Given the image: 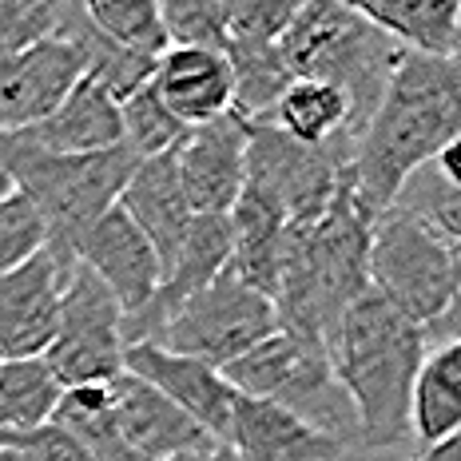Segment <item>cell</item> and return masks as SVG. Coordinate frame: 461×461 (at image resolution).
Segmentation results:
<instances>
[{
	"label": "cell",
	"instance_id": "3957f363",
	"mask_svg": "<svg viewBox=\"0 0 461 461\" xmlns=\"http://www.w3.org/2000/svg\"><path fill=\"white\" fill-rule=\"evenodd\" d=\"M370 227L374 211L358 199L342 167L339 187L322 215L306 227H291L283 278L271 299L278 330L326 346L342 311L370 286Z\"/></svg>",
	"mask_w": 461,
	"mask_h": 461
},
{
	"label": "cell",
	"instance_id": "8fae6325",
	"mask_svg": "<svg viewBox=\"0 0 461 461\" xmlns=\"http://www.w3.org/2000/svg\"><path fill=\"white\" fill-rule=\"evenodd\" d=\"M84 76L88 56L68 36H48L16 56H0V136L41 123Z\"/></svg>",
	"mask_w": 461,
	"mask_h": 461
},
{
	"label": "cell",
	"instance_id": "8992f818",
	"mask_svg": "<svg viewBox=\"0 0 461 461\" xmlns=\"http://www.w3.org/2000/svg\"><path fill=\"white\" fill-rule=\"evenodd\" d=\"M366 278L390 306L426 330L446 314L454 294V243H446L418 215L390 203L382 215H374Z\"/></svg>",
	"mask_w": 461,
	"mask_h": 461
},
{
	"label": "cell",
	"instance_id": "52a82bcc",
	"mask_svg": "<svg viewBox=\"0 0 461 461\" xmlns=\"http://www.w3.org/2000/svg\"><path fill=\"white\" fill-rule=\"evenodd\" d=\"M350 148L354 140L346 136L330 143H303L271 120H247L243 187L283 211L291 227H306L330 203Z\"/></svg>",
	"mask_w": 461,
	"mask_h": 461
},
{
	"label": "cell",
	"instance_id": "4dcf8cb0",
	"mask_svg": "<svg viewBox=\"0 0 461 461\" xmlns=\"http://www.w3.org/2000/svg\"><path fill=\"white\" fill-rule=\"evenodd\" d=\"M159 16L171 44H203L227 48L223 0H159Z\"/></svg>",
	"mask_w": 461,
	"mask_h": 461
},
{
	"label": "cell",
	"instance_id": "4316f807",
	"mask_svg": "<svg viewBox=\"0 0 461 461\" xmlns=\"http://www.w3.org/2000/svg\"><path fill=\"white\" fill-rule=\"evenodd\" d=\"M120 123H123V148H128L136 159H151V156H163V151H176L187 136V123L159 100V92L151 88V80L120 104Z\"/></svg>",
	"mask_w": 461,
	"mask_h": 461
},
{
	"label": "cell",
	"instance_id": "1f68e13d",
	"mask_svg": "<svg viewBox=\"0 0 461 461\" xmlns=\"http://www.w3.org/2000/svg\"><path fill=\"white\" fill-rule=\"evenodd\" d=\"M303 0H223L227 44L230 41H267L275 44L278 32L291 24Z\"/></svg>",
	"mask_w": 461,
	"mask_h": 461
},
{
	"label": "cell",
	"instance_id": "d590c367",
	"mask_svg": "<svg viewBox=\"0 0 461 461\" xmlns=\"http://www.w3.org/2000/svg\"><path fill=\"white\" fill-rule=\"evenodd\" d=\"M410 461H461V429L457 434H449V438H441L438 446H426Z\"/></svg>",
	"mask_w": 461,
	"mask_h": 461
},
{
	"label": "cell",
	"instance_id": "e0dca14e",
	"mask_svg": "<svg viewBox=\"0 0 461 461\" xmlns=\"http://www.w3.org/2000/svg\"><path fill=\"white\" fill-rule=\"evenodd\" d=\"M16 140H24L36 151H48V156H92V151L120 148V104L112 100L95 76H84L41 123L16 131Z\"/></svg>",
	"mask_w": 461,
	"mask_h": 461
},
{
	"label": "cell",
	"instance_id": "2e32d148",
	"mask_svg": "<svg viewBox=\"0 0 461 461\" xmlns=\"http://www.w3.org/2000/svg\"><path fill=\"white\" fill-rule=\"evenodd\" d=\"M227 446L243 461H339L346 449L334 438L306 426L299 414L267 398L235 393Z\"/></svg>",
	"mask_w": 461,
	"mask_h": 461
},
{
	"label": "cell",
	"instance_id": "5bb4252c",
	"mask_svg": "<svg viewBox=\"0 0 461 461\" xmlns=\"http://www.w3.org/2000/svg\"><path fill=\"white\" fill-rule=\"evenodd\" d=\"M123 370H131L148 386H156L163 398H171L184 414L203 429L207 438L227 446V426H230V402L235 390L215 366L187 354H176L159 342H131L123 346Z\"/></svg>",
	"mask_w": 461,
	"mask_h": 461
},
{
	"label": "cell",
	"instance_id": "7a4b0ae2",
	"mask_svg": "<svg viewBox=\"0 0 461 461\" xmlns=\"http://www.w3.org/2000/svg\"><path fill=\"white\" fill-rule=\"evenodd\" d=\"M426 330L390 306L374 286L342 311L326 354L339 386L354 402L362 426V454L402 446L410 438V398L426 358Z\"/></svg>",
	"mask_w": 461,
	"mask_h": 461
},
{
	"label": "cell",
	"instance_id": "e575fe53",
	"mask_svg": "<svg viewBox=\"0 0 461 461\" xmlns=\"http://www.w3.org/2000/svg\"><path fill=\"white\" fill-rule=\"evenodd\" d=\"M429 163H434V167H438V176L446 179V184H457V187H461V136L449 140L446 148H441V151H438V156L429 159Z\"/></svg>",
	"mask_w": 461,
	"mask_h": 461
},
{
	"label": "cell",
	"instance_id": "7c38bea8",
	"mask_svg": "<svg viewBox=\"0 0 461 461\" xmlns=\"http://www.w3.org/2000/svg\"><path fill=\"white\" fill-rule=\"evenodd\" d=\"M68 251L108 286L112 299L123 306V314L140 311L159 286L163 267L156 247L148 243V235L120 203L104 211L92 227H84L68 243Z\"/></svg>",
	"mask_w": 461,
	"mask_h": 461
},
{
	"label": "cell",
	"instance_id": "484cf974",
	"mask_svg": "<svg viewBox=\"0 0 461 461\" xmlns=\"http://www.w3.org/2000/svg\"><path fill=\"white\" fill-rule=\"evenodd\" d=\"M80 13L112 44L143 56H159L171 48L159 16V0H80Z\"/></svg>",
	"mask_w": 461,
	"mask_h": 461
},
{
	"label": "cell",
	"instance_id": "5b68a950",
	"mask_svg": "<svg viewBox=\"0 0 461 461\" xmlns=\"http://www.w3.org/2000/svg\"><path fill=\"white\" fill-rule=\"evenodd\" d=\"M136 163L123 143L92 156H48L16 136H0V167L36 203L48 223V243L56 247H68L84 227L120 203Z\"/></svg>",
	"mask_w": 461,
	"mask_h": 461
},
{
	"label": "cell",
	"instance_id": "d6986e66",
	"mask_svg": "<svg viewBox=\"0 0 461 461\" xmlns=\"http://www.w3.org/2000/svg\"><path fill=\"white\" fill-rule=\"evenodd\" d=\"M120 207L136 219V227L148 235V243L156 247L159 267L167 271L171 258L179 251V243L187 239L191 219H195V211H191L187 195H184V184H179L176 151L140 159L136 171H131V179L120 191Z\"/></svg>",
	"mask_w": 461,
	"mask_h": 461
},
{
	"label": "cell",
	"instance_id": "9c48e42d",
	"mask_svg": "<svg viewBox=\"0 0 461 461\" xmlns=\"http://www.w3.org/2000/svg\"><path fill=\"white\" fill-rule=\"evenodd\" d=\"M41 358L60 386L112 382L123 370V306L80 258L60 291L56 330Z\"/></svg>",
	"mask_w": 461,
	"mask_h": 461
},
{
	"label": "cell",
	"instance_id": "d6a6232c",
	"mask_svg": "<svg viewBox=\"0 0 461 461\" xmlns=\"http://www.w3.org/2000/svg\"><path fill=\"white\" fill-rule=\"evenodd\" d=\"M0 446L24 449L32 461H95L88 449L64 426H56V421H44V426H36V429H21V434H0Z\"/></svg>",
	"mask_w": 461,
	"mask_h": 461
},
{
	"label": "cell",
	"instance_id": "f35d334b",
	"mask_svg": "<svg viewBox=\"0 0 461 461\" xmlns=\"http://www.w3.org/2000/svg\"><path fill=\"white\" fill-rule=\"evenodd\" d=\"M5 191H13V179H8V171L0 167V195H5Z\"/></svg>",
	"mask_w": 461,
	"mask_h": 461
},
{
	"label": "cell",
	"instance_id": "7402d4cb",
	"mask_svg": "<svg viewBox=\"0 0 461 461\" xmlns=\"http://www.w3.org/2000/svg\"><path fill=\"white\" fill-rule=\"evenodd\" d=\"M410 52L454 56L461 0H342Z\"/></svg>",
	"mask_w": 461,
	"mask_h": 461
},
{
	"label": "cell",
	"instance_id": "44dd1931",
	"mask_svg": "<svg viewBox=\"0 0 461 461\" xmlns=\"http://www.w3.org/2000/svg\"><path fill=\"white\" fill-rule=\"evenodd\" d=\"M461 429V339L438 342L426 350L410 398V438L438 446Z\"/></svg>",
	"mask_w": 461,
	"mask_h": 461
},
{
	"label": "cell",
	"instance_id": "8d00e7d4",
	"mask_svg": "<svg viewBox=\"0 0 461 461\" xmlns=\"http://www.w3.org/2000/svg\"><path fill=\"white\" fill-rule=\"evenodd\" d=\"M167 461H243V457H239L230 446H223V441H211L203 449H187V454H176Z\"/></svg>",
	"mask_w": 461,
	"mask_h": 461
},
{
	"label": "cell",
	"instance_id": "30bf717a",
	"mask_svg": "<svg viewBox=\"0 0 461 461\" xmlns=\"http://www.w3.org/2000/svg\"><path fill=\"white\" fill-rule=\"evenodd\" d=\"M72 263L76 255L68 247L48 243L44 251L0 275V362L36 358L48 350Z\"/></svg>",
	"mask_w": 461,
	"mask_h": 461
},
{
	"label": "cell",
	"instance_id": "836d02e7",
	"mask_svg": "<svg viewBox=\"0 0 461 461\" xmlns=\"http://www.w3.org/2000/svg\"><path fill=\"white\" fill-rule=\"evenodd\" d=\"M454 339H461V243H454V294H449L446 314L426 326V346L454 342Z\"/></svg>",
	"mask_w": 461,
	"mask_h": 461
},
{
	"label": "cell",
	"instance_id": "9a60e30c",
	"mask_svg": "<svg viewBox=\"0 0 461 461\" xmlns=\"http://www.w3.org/2000/svg\"><path fill=\"white\" fill-rule=\"evenodd\" d=\"M112 393V421L120 429V438L148 461H167L187 449H203L215 438H207L203 429L191 421L171 398H163L156 386H148L131 370H120L108 382Z\"/></svg>",
	"mask_w": 461,
	"mask_h": 461
},
{
	"label": "cell",
	"instance_id": "f1b7e54d",
	"mask_svg": "<svg viewBox=\"0 0 461 461\" xmlns=\"http://www.w3.org/2000/svg\"><path fill=\"white\" fill-rule=\"evenodd\" d=\"M80 0H0V56L60 36Z\"/></svg>",
	"mask_w": 461,
	"mask_h": 461
},
{
	"label": "cell",
	"instance_id": "ab89813d",
	"mask_svg": "<svg viewBox=\"0 0 461 461\" xmlns=\"http://www.w3.org/2000/svg\"><path fill=\"white\" fill-rule=\"evenodd\" d=\"M454 52L461 56V28H457V44H454Z\"/></svg>",
	"mask_w": 461,
	"mask_h": 461
},
{
	"label": "cell",
	"instance_id": "6da1fadb",
	"mask_svg": "<svg viewBox=\"0 0 461 461\" xmlns=\"http://www.w3.org/2000/svg\"><path fill=\"white\" fill-rule=\"evenodd\" d=\"M461 136V56L402 52L386 95L354 140L346 176L358 199L382 215L406 176Z\"/></svg>",
	"mask_w": 461,
	"mask_h": 461
},
{
	"label": "cell",
	"instance_id": "cb8c5ba5",
	"mask_svg": "<svg viewBox=\"0 0 461 461\" xmlns=\"http://www.w3.org/2000/svg\"><path fill=\"white\" fill-rule=\"evenodd\" d=\"M271 123L286 131V136L303 143H330L346 136L350 140V104L339 88L319 80H291L278 95Z\"/></svg>",
	"mask_w": 461,
	"mask_h": 461
},
{
	"label": "cell",
	"instance_id": "4fadbf2b",
	"mask_svg": "<svg viewBox=\"0 0 461 461\" xmlns=\"http://www.w3.org/2000/svg\"><path fill=\"white\" fill-rule=\"evenodd\" d=\"M243 163L247 120L239 112L187 128L184 143L176 148V167L191 211L195 215H227L243 191Z\"/></svg>",
	"mask_w": 461,
	"mask_h": 461
},
{
	"label": "cell",
	"instance_id": "d4e9b609",
	"mask_svg": "<svg viewBox=\"0 0 461 461\" xmlns=\"http://www.w3.org/2000/svg\"><path fill=\"white\" fill-rule=\"evenodd\" d=\"M64 386L48 362L36 358H5L0 362V434H21L52 421Z\"/></svg>",
	"mask_w": 461,
	"mask_h": 461
},
{
	"label": "cell",
	"instance_id": "ba28073f",
	"mask_svg": "<svg viewBox=\"0 0 461 461\" xmlns=\"http://www.w3.org/2000/svg\"><path fill=\"white\" fill-rule=\"evenodd\" d=\"M275 330V303L258 294L255 286H247L230 267H223L203 291H195L179 306L156 342L223 370L227 362H235L239 354H247Z\"/></svg>",
	"mask_w": 461,
	"mask_h": 461
},
{
	"label": "cell",
	"instance_id": "f546056e",
	"mask_svg": "<svg viewBox=\"0 0 461 461\" xmlns=\"http://www.w3.org/2000/svg\"><path fill=\"white\" fill-rule=\"evenodd\" d=\"M48 247V223L36 203L13 184V191L0 195V275L21 267L24 258Z\"/></svg>",
	"mask_w": 461,
	"mask_h": 461
},
{
	"label": "cell",
	"instance_id": "603a6c76",
	"mask_svg": "<svg viewBox=\"0 0 461 461\" xmlns=\"http://www.w3.org/2000/svg\"><path fill=\"white\" fill-rule=\"evenodd\" d=\"M56 426H64L95 461H148L140 457L128 441L120 438L112 421V393L108 382H84V386H64L60 406L52 414Z\"/></svg>",
	"mask_w": 461,
	"mask_h": 461
},
{
	"label": "cell",
	"instance_id": "83f0119b",
	"mask_svg": "<svg viewBox=\"0 0 461 461\" xmlns=\"http://www.w3.org/2000/svg\"><path fill=\"white\" fill-rule=\"evenodd\" d=\"M393 207L418 215L421 223H429L446 243H461V187L446 184L438 176L434 163H421L406 176V184L393 195Z\"/></svg>",
	"mask_w": 461,
	"mask_h": 461
},
{
	"label": "cell",
	"instance_id": "ac0fdd59",
	"mask_svg": "<svg viewBox=\"0 0 461 461\" xmlns=\"http://www.w3.org/2000/svg\"><path fill=\"white\" fill-rule=\"evenodd\" d=\"M151 88L167 104L187 128L230 112L235 100V76L219 48L203 44H171L156 60L151 72Z\"/></svg>",
	"mask_w": 461,
	"mask_h": 461
},
{
	"label": "cell",
	"instance_id": "277c9868",
	"mask_svg": "<svg viewBox=\"0 0 461 461\" xmlns=\"http://www.w3.org/2000/svg\"><path fill=\"white\" fill-rule=\"evenodd\" d=\"M275 48L291 80H319L346 95L350 140H358L370 123L406 52L393 36L374 28L342 0H303L291 24L278 32Z\"/></svg>",
	"mask_w": 461,
	"mask_h": 461
},
{
	"label": "cell",
	"instance_id": "74e56055",
	"mask_svg": "<svg viewBox=\"0 0 461 461\" xmlns=\"http://www.w3.org/2000/svg\"><path fill=\"white\" fill-rule=\"evenodd\" d=\"M0 461H32L24 449H13V446H0Z\"/></svg>",
	"mask_w": 461,
	"mask_h": 461
},
{
	"label": "cell",
	"instance_id": "ffe728a7",
	"mask_svg": "<svg viewBox=\"0 0 461 461\" xmlns=\"http://www.w3.org/2000/svg\"><path fill=\"white\" fill-rule=\"evenodd\" d=\"M230 223V271L255 286L258 294L275 299L278 278L286 263V243H291V223L278 207H271L251 187L239 191V199L227 211Z\"/></svg>",
	"mask_w": 461,
	"mask_h": 461
}]
</instances>
